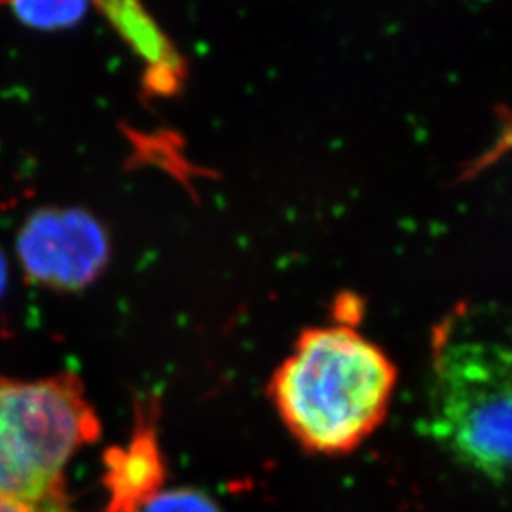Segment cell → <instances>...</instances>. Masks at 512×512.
<instances>
[{
	"label": "cell",
	"instance_id": "2",
	"mask_svg": "<svg viewBox=\"0 0 512 512\" xmlns=\"http://www.w3.org/2000/svg\"><path fill=\"white\" fill-rule=\"evenodd\" d=\"M429 427L461 465L512 482V323L461 310L435 329Z\"/></svg>",
	"mask_w": 512,
	"mask_h": 512
},
{
	"label": "cell",
	"instance_id": "8",
	"mask_svg": "<svg viewBox=\"0 0 512 512\" xmlns=\"http://www.w3.org/2000/svg\"><path fill=\"white\" fill-rule=\"evenodd\" d=\"M4 283H6V264H4V258H2V255H0V291H2Z\"/></svg>",
	"mask_w": 512,
	"mask_h": 512
},
{
	"label": "cell",
	"instance_id": "6",
	"mask_svg": "<svg viewBox=\"0 0 512 512\" xmlns=\"http://www.w3.org/2000/svg\"><path fill=\"white\" fill-rule=\"evenodd\" d=\"M139 512H220L215 501L196 490H160Z\"/></svg>",
	"mask_w": 512,
	"mask_h": 512
},
{
	"label": "cell",
	"instance_id": "9",
	"mask_svg": "<svg viewBox=\"0 0 512 512\" xmlns=\"http://www.w3.org/2000/svg\"><path fill=\"white\" fill-rule=\"evenodd\" d=\"M0 4H2V0H0Z\"/></svg>",
	"mask_w": 512,
	"mask_h": 512
},
{
	"label": "cell",
	"instance_id": "3",
	"mask_svg": "<svg viewBox=\"0 0 512 512\" xmlns=\"http://www.w3.org/2000/svg\"><path fill=\"white\" fill-rule=\"evenodd\" d=\"M99 435V418L73 374L0 376V499L38 503L67 495L65 467Z\"/></svg>",
	"mask_w": 512,
	"mask_h": 512
},
{
	"label": "cell",
	"instance_id": "1",
	"mask_svg": "<svg viewBox=\"0 0 512 512\" xmlns=\"http://www.w3.org/2000/svg\"><path fill=\"white\" fill-rule=\"evenodd\" d=\"M397 366L346 325L304 330L277 366L270 399L293 439L319 456H346L384 423Z\"/></svg>",
	"mask_w": 512,
	"mask_h": 512
},
{
	"label": "cell",
	"instance_id": "5",
	"mask_svg": "<svg viewBox=\"0 0 512 512\" xmlns=\"http://www.w3.org/2000/svg\"><path fill=\"white\" fill-rule=\"evenodd\" d=\"M164 456L158 442L154 410L143 408L126 446L105 454V486L109 503L105 512H139L164 484Z\"/></svg>",
	"mask_w": 512,
	"mask_h": 512
},
{
	"label": "cell",
	"instance_id": "7",
	"mask_svg": "<svg viewBox=\"0 0 512 512\" xmlns=\"http://www.w3.org/2000/svg\"><path fill=\"white\" fill-rule=\"evenodd\" d=\"M0 512H73V509L67 495H59L54 499L38 501V503L0 499Z\"/></svg>",
	"mask_w": 512,
	"mask_h": 512
},
{
	"label": "cell",
	"instance_id": "4",
	"mask_svg": "<svg viewBox=\"0 0 512 512\" xmlns=\"http://www.w3.org/2000/svg\"><path fill=\"white\" fill-rule=\"evenodd\" d=\"M109 251L105 228L82 209L46 207L19 230L23 270L33 281L59 291L88 287L107 266Z\"/></svg>",
	"mask_w": 512,
	"mask_h": 512
}]
</instances>
